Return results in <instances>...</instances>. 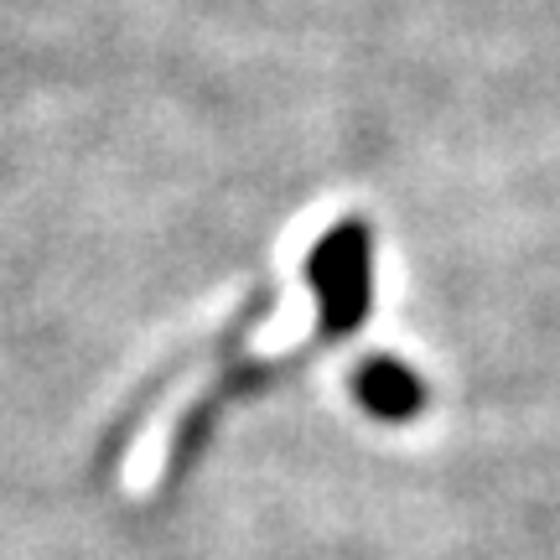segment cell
<instances>
[{
	"label": "cell",
	"mask_w": 560,
	"mask_h": 560,
	"mask_svg": "<svg viewBox=\"0 0 560 560\" xmlns=\"http://www.w3.org/2000/svg\"><path fill=\"white\" fill-rule=\"evenodd\" d=\"M359 395L363 405L374 410V416L384 420H405L420 410V380L410 374V369H400V363H363L359 369Z\"/></svg>",
	"instance_id": "6da1fadb"
}]
</instances>
